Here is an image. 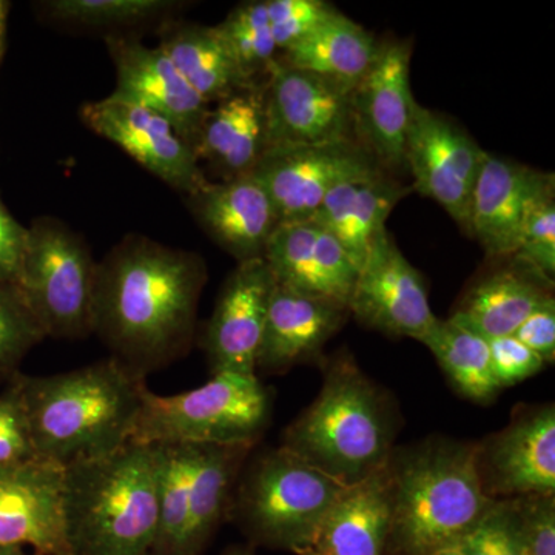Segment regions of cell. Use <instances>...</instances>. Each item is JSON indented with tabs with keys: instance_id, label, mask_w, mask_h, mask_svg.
Wrapping results in <instances>:
<instances>
[{
	"instance_id": "obj_1",
	"label": "cell",
	"mask_w": 555,
	"mask_h": 555,
	"mask_svg": "<svg viewBox=\"0 0 555 555\" xmlns=\"http://www.w3.org/2000/svg\"><path fill=\"white\" fill-rule=\"evenodd\" d=\"M199 255L130 235L96 270L93 334L139 377L188 356L206 284Z\"/></svg>"
},
{
	"instance_id": "obj_2",
	"label": "cell",
	"mask_w": 555,
	"mask_h": 555,
	"mask_svg": "<svg viewBox=\"0 0 555 555\" xmlns=\"http://www.w3.org/2000/svg\"><path fill=\"white\" fill-rule=\"evenodd\" d=\"M39 459L65 467L130 443L147 383L113 357L54 375L20 372Z\"/></svg>"
},
{
	"instance_id": "obj_3",
	"label": "cell",
	"mask_w": 555,
	"mask_h": 555,
	"mask_svg": "<svg viewBox=\"0 0 555 555\" xmlns=\"http://www.w3.org/2000/svg\"><path fill=\"white\" fill-rule=\"evenodd\" d=\"M159 444L126 447L64 467L69 555H145L158 531Z\"/></svg>"
},
{
	"instance_id": "obj_4",
	"label": "cell",
	"mask_w": 555,
	"mask_h": 555,
	"mask_svg": "<svg viewBox=\"0 0 555 555\" xmlns=\"http://www.w3.org/2000/svg\"><path fill=\"white\" fill-rule=\"evenodd\" d=\"M477 444L430 441L389 462L396 555H433L473 532L494 505Z\"/></svg>"
},
{
	"instance_id": "obj_5",
	"label": "cell",
	"mask_w": 555,
	"mask_h": 555,
	"mask_svg": "<svg viewBox=\"0 0 555 555\" xmlns=\"http://www.w3.org/2000/svg\"><path fill=\"white\" fill-rule=\"evenodd\" d=\"M390 444L385 401L352 360H338L317 400L287 427L281 447L352 485L389 463Z\"/></svg>"
},
{
	"instance_id": "obj_6",
	"label": "cell",
	"mask_w": 555,
	"mask_h": 555,
	"mask_svg": "<svg viewBox=\"0 0 555 555\" xmlns=\"http://www.w3.org/2000/svg\"><path fill=\"white\" fill-rule=\"evenodd\" d=\"M269 390L257 375L218 372L196 389L159 396L145 387L131 441L142 444L254 447L268 429Z\"/></svg>"
},
{
	"instance_id": "obj_7",
	"label": "cell",
	"mask_w": 555,
	"mask_h": 555,
	"mask_svg": "<svg viewBox=\"0 0 555 555\" xmlns=\"http://www.w3.org/2000/svg\"><path fill=\"white\" fill-rule=\"evenodd\" d=\"M347 486L281 447L247 467L230 505L251 539L295 551L310 545Z\"/></svg>"
},
{
	"instance_id": "obj_8",
	"label": "cell",
	"mask_w": 555,
	"mask_h": 555,
	"mask_svg": "<svg viewBox=\"0 0 555 555\" xmlns=\"http://www.w3.org/2000/svg\"><path fill=\"white\" fill-rule=\"evenodd\" d=\"M96 270L86 241L60 219L38 218L27 228L14 284L47 338L93 334Z\"/></svg>"
},
{
	"instance_id": "obj_9",
	"label": "cell",
	"mask_w": 555,
	"mask_h": 555,
	"mask_svg": "<svg viewBox=\"0 0 555 555\" xmlns=\"http://www.w3.org/2000/svg\"><path fill=\"white\" fill-rule=\"evenodd\" d=\"M352 90L278 57L262 83L268 149L357 142Z\"/></svg>"
},
{
	"instance_id": "obj_10",
	"label": "cell",
	"mask_w": 555,
	"mask_h": 555,
	"mask_svg": "<svg viewBox=\"0 0 555 555\" xmlns=\"http://www.w3.org/2000/svg\"><path fill=\"white\" fill-rule=\"evenodd\" d=\"M268 192L278 222L308 221L327 193L358 179L383 175L357 142L268 149L251 171Z\"/></svg>"
},
{
	"instance_id": "obj_11",
	"label": "cell",
	"mask_w": 555,
	"mask_h": 555,
	"mask_svg": "<svg viewBox=\"0 0 555 555\" xmlns=\"http://www.w3.org/2000/svg\"><path fill=\"white\" fill-rule=\"evenodd\" d=\"M485 153L462 127L414 102L406 133V169L416 192L440 204L465 232Z\"/></svg>"
},
{
	"instance_id": "obj_12",
	"label": "cell",
	"mask_w": 555,
	"mask_h": 555,
	"mask_svg": "<svg viewBox=\"0 0 555 555\" xmlns=\"http://www.w3.org/2000/svg\"><path fill=\"white\" fill-rule=\"evenodd\" d=\"M411 56L409 42L383 43L352 90L357 144L382 170L406 169V133L415 102L409 80Z\"/></svg>"
},
{
	"instance_id": "obj_13",
	"label": "cell",
	"mask_w": 555,
	"mask_h": 555,
	"mask_svg": "<svg viewBox=\"0 0 555 555\" xmlns=\"http://www.w3.org/2000/svg\"><path fill=\"white\" fill-rule=\"evenodd\" d=\"M349 312L387 335L422 341L436 326L423 278L401 254L392 236L379 233L358 270Z\"/></svg>"
},
{
	"instance_id": "obj_14",
	"label": "cell",
	"mask_w": 555,
	"mask_h": 555,
	"mask_svg": "<svg viewBox=\"0 0 555 555\" xmlns=\"http://www.w3.org/2000/svg\"><path fill=\"white\" fill-rule=\"evenodd\" d=\"M80 116L94 133L118 145L182 195H193L207 184L195 152L178 137L169 120L152 109L107 96L87 102Z\"/></svg>"
},
{
	"instance_id": "obj_15",
	"label": "cell",
	"mask_w": 555,
	"mask_h": 555,
	"mask_svg": "<svg viewBox=\"0 0 555 555\" xmlns=\"http://www.w3.org/2000/svg\"><path fill=\"white\" fill-rule=\"evenodd\" d=\"M64 467L35 459L0 467V547L69 555Z\"/></svg>"
},
{
	"instance_id": "obj_16",
	"label": "cell",
	"mask_w": 555,
	"mask_h": 555,
	"mask_svg": "<svg viewBox=\"0 0 555 555\" xmlns=\"http://www.w3.org/2000/svg\"><path fill=\"white\" fill-rule=\"evenodd\" d=\"M275 278L264 258L238 262L221 288L204 331L211 374L257 375V358Z\"/></svg>"
},
{
	"instance_id": "obj_17",
	"label": "cell",
	"mask_w": 555,
	"mask_h": 555,
	"mask_svg": "<svg viewBox=\"0 0 555 555\" xmlns=\"http://www.w3.org/2000/svg\"><path fill=\"white\" fill-rule=\"evenodd\" d=\"M107 47L116 67V89L109 98L163 116L195 152L210 104L182 78L159 47L150 49L119 36H108Z\"/></svg>"
},
{
	"instance_id": "obj_18",
	"label": "cell",
	"mask_w": 555,
	"mask_h": 555,
	"mask_svg": "<svg viewBox=\"0 0 555 555\" xmlns=\"http://www.w3.org/2000/svg\"><path fill=\"white\" fill-rule=\"evenodd\" d=\"M551 192L553 173H542L486 152L470 198L467 233L491 257H513L529 211Z\"/></svg>"
},
{
	"instance_id": "obj_19",
	"label": "cell",
	"mask_w": 555,
	"mask_h": 555,
	"mask_svg": "<svg viewBox=\"0 0 555 555\" xmlns=\"http://www.w3.org/2000/svg\"><path fill=\"white\" fill-rule=\"evenodd\" d=\"M264 259L280 286L349 310L357 266L341 244L315 222L278 224Z\"/></svg>"
},
{
	"instance_id": "obj_20",
	"label": "cell",
	"mask_w": 555,
	"mask_h": 555,
	"mask_svg": "<svg viewBox=\"0 0 555 555\" xmlns=\"http://www.w3.org/2000/svg\"><path fill=\"white\" fill-rule=\"evenodd\" d=\"M188 204L201 229L238 262L264 258L270 235L280 224L268 192L251 173L208 181L188 196Z\"/></svg>"
},
{
	"instance_id": "obj_21",
	"label": "cell",
	"mask_w": 555,
	"mask_h": 555,
	"mask_svg": "<svg viewBox=\"0 0 555 555\" xmlns=\"http://www.w3.org/2000/svg\"><path fill=\"white\" fill-rule=\"evenodd\" d=\"M481 478L489 495H554V406L521 416L492 441L480 456Z\"/></svg>"
},
{
	"instance_id": "obj_22",
	"label": "cell",
	"mask_w": 555,
	"mask_h": 555,
	"mask_svg": "<svg viewBox=\"0 0 555 555\" xmlns=\"http://www.w3.org/2000/svg\"><path fill=\"white\" fill-rule=\"evenodd\" d=\"M349 310L275 284L270 297L257 371L284 372L317 356Z\"/></svg>"
},
{
	"instance_id": "obj_23",
	"label": "cell",
	"mask_w": 555,
	"mask_h": 555,
	"mask_svg": "<svg viewBox=\"0 0 555 555\" xmlns=\"http://www.w3.org/2000/svg\"><path fill=\"white\" fill-rule=\"evenodd\" d=\"M390 521L392 478L387 463L363 480L347 486L306 547L321 555H383Z\"/></svg>"
},
{
	"instance_id": "obj_24",
	"label": "cell",
	"mask_w": 555,
	"mask_h": 555,
	"mask_svg": "<svg viewBox=\"0 0 555 555\" xmlns=\"http://www.w3.org/2000/svg\"><path fill=\"white\" fill-rule=\"evenodd\" d=\"M268 150L262 86L246 87L208 109L195 156L228 179L250 175Z\"/></svg>"
},
{
	"instance_id": "obj_25",
	"label": "cell",
	"mask_w": 555,
	"mask_h": 555,
	"mask_svg": "<svg viewBox=\"0 0 555 555\" xmlns=\"http://www.w3.org/2000/svg\"><path fill=\"white\" fill-rule=\"evenodd\" d=\"M516 258V257H514ZM551 280L516 258V266L481 280L451 317L486 341L511 337L526 318L554 299Z\"/></svg>"
},
{
	"instance_id": "obj_26",
	"label": "cell",
	"mask_w": 555,
	"mask_h": 555,
	"mask_svg": "<svg viewBox=\"0 0 555 555\" xmlns=\"http://www.w3.org/2000/svg\"><path fill=\"white\" fill-rule=\"evenodd\" d=\"M406 193L385 173L345 182L327 193L308 221L331 233L360 270L372 243L385 232L390 211Z\"/></svg>"
},
{
	"instance_id": "obj_27",
	"label": "cell",
	"mask_w": 555,
	"mask_h": 555,
	"mask_svg": "<svg viewBox=\"0 0 555 555\" xmlns=\"http://www.w3.org/2000/svg\"><path fill=\"white\" fill-rule=\"evenodd\" d=\"M158 47L208 104L251 87L241 75L217 27L171 25L164 31Z\"/></svg>"
},
{
	"instance_id": "obj_28",
	"label": "cell",
	"mask_w": 555,
	"mask_h": 555,
	"mask_svg": "<svg viewBox=\"0 0 555 555\" xmlns=\"http://www.w3.org/2000/svg\"><path fill=\"white\" fill-rule=\"evenodd\" d=\"M378 49L374 36L338 11L287 50L283 60L320 78L353 89L374 64Z\"/></svg>"
},
{
	"instance_id": "obj_29",
	"label": "cell",
	"mask_w": 555,
	"mask_h": 555,
	"mask_svg": "<svg viewBox=\"0 0 555 555\" xmlns=\"http://www.w3.org/2000/svg\"><path fill=\"white\" fill-rule=\"evenodd\" d=\"M254 447H199L179 555H199L229 511L241 465Z\"/></svg>"
},
{
	"instance_id": "obj_30",
	"label": "cell",
	"mask_w": 555,
	"mask_h": 555,
	"mask_svg": "<svg viewBox=\"0 0 555 555\" xmlns=\"http://www.w3.org/2000/svg\"><path fill=\"white\" fill-rule=\"evenodd\" d=\"M454 385L473 400H489L502 387L491 367L489 343L455 321L438 320L422 339Z\"/></svg>"
},
{
	"instance_id": "obj_31",
	"label": "cell",
	"mask_w": 555,
	"mask_h": 555,
	"mask_svg": "<svg viewBox=\"0 0 555 555\" xmlns=\"http://www.w3.org/2000/svg\"><path fill=\"white\" fill-rule=\"evenodd\" d=\"M158 531L152 553L179 555L188 526L190 492L198 463L199 447L159 444Z\"/></svg>"
},
{
	"instance_id": "obj_32",
	"label": "cell",
	"mask_w": 555,
	"mask_h": 555,
	"mask_svg": "<svg viewBox=\"0 0 555 555\" xmlns=\"http://www.w3.org/2000/svg\"><path fill=\"white\" fill-rule=\"evenodd\" d=\"M217 30L229 47L241 75L250 86H258L255 79L258 76L266 78L278 60L266 0L241 3L228 20L218 25Z\"/></svg>"
},
{
	"instance_id": "obj_33",
	"label": "cell",
	"mask_w": 555,
	"mask_h": 555,
	"mask_svg": "<svg viewBox=\"0 0 555 555\" xmlns=\"http://www.w3.org/2000/svg\"><path fill=\"white\" fill-rule=\"evenodd\" d=\"M46 338L16 284L0 280V383L16 377L22 361Z\"/></svg>"
},
{
	"instance_id": "obj_34",
	"label": "cell",
	"mask_w": 555,
	"mask_h": 555,
	"mask_svg": "<svg viewBox=\"0 0 555 555\" xmlns=\"http://www.w3.org/2000/svg\"><path fill=\"white\" fill-rule=\"evenodd\" d=\"M167 0H53L46 10L54 20L87 27H122L159 17L173 10Z\"/></svg>"
},
{
	"instance_id": "obj_35",
	"label": "cell",
	"mask_w": 555,
	"mask_h": 555,
	"mask_svg": "<svg viewBox=\"0 0 555 555\" xmlns=\"http://www.w3.org/2000/svg\"><path fill=\"white\" fill-rule=\"evenodd\" d=\"M266 5L273 40L283 53L338 13L323 0H266Z\"/></svg>"
},
{
	"instance_id": "obj_36",
	"label": "cell",
	"mask_w": 555,
	"mask_h": 555,
	"mask_svg": "<svg viewBox=\"0 0 555 555\" xmlns=\"http://www.w3.org/2000/svg\"><path fill=\"white\" fill-rule=\"evenodd\" d=\"M17 375L0 392V467L38 459Z\"/></svg>"
},
{
	"instance_id": "obj_37",
	"label": "cell",
	"mask_w": 555,
	"mask_h": 555,
	"mask_svg": "<svg viewBox=\"0 0 555 555\" xmlns=\"http://www.w3.org/2000/svg\"><path fill=\"white\" fill-rule=\"evenodd\" d=\"M540 275L553 281L555 272V201L547 193L529 211L516 255Z\"/></svg>"
},
{
	"instance_id": "obj_38",
	"label": "cell",
	"mask_w": 555,
	"mask_h": 555,
	"mask_svg": "<svg viewBox=\"0 0 555 555\" xmlns=\"http://www.w3.org/2000/svg\"><path fill=\"white\" fill-rule=\"evenodd\" d=\"M514 509L525 555H555L554 495L520 496Z\"/></svg>"
},
{
	"instance_id": "obj_39",
	"label": "cell",
	"mask_w": 555,
	"mask_h": 555,
	"mask_svg": "<svg viewBox=\"0 0 555 555\" xmlns=\"http://www.w3.org/2000/svg\"><path fill=\"white\" fill-rule=\"evenodd\" d=\"M488 343L492 374L500 387L524 382L542 371L543 364H545L542 357L537 356L513 335L491 339Z\"/></svg>"
},
{
	"instance_id": "obj_40",
	"label": "cell",
	"mask_w": 555,
	"mask_h": 555,
	"mask_svg": "<svg viewBox=\"0 0 555 555\" xmlns=\"http://www.w3.org/2000/svg\"><path fill=\"white\" fill-rule=\"evenodd\" d=\"M491 555H525L514 503H494L477 526Z\"/></svg>"
},
{
	"instance_id": "obj_41",
	"label": "cell",
	"mask_w": 555,
	"mask_h": 555,
	"mask_svg": "<svg viewBox=\"0 0 555 555\" xmlns=\"http://www.w3.org/2000/svg\"><path fill=\"white\" fill-rule=\"evenodd\" d=\"M513 337L524 343L526 347L543 358V361L553 363L555 357V301L550 299L545 305L534 310L520 327L514 332Z\"/></svg>"
},
{
	"instance_id": "obj_42",
	"label": "cell",
	"mask_w": 555,
	"mask_h": 555,
	"mask_svg": "<svg viewBox=\"0 0 555 555\" xmlns=\"http://www.w3.org/2000/svg\"><path fill=\"white\" fill-rule=\"evenodd\" d=\"M25 241H27V228L13 218L0 199V280L16 283Z\"/></svg>"
},
{
	"instance_id": "obj_43",
	"label": "cell",
	"mask_w": 555,
	"mask_h": 555,
	"mask_svg": "<svg viewBox=\"0 0 555 555\" xmlns=\"http://www.w3.org/2000/svg\"><path fill=\"white\" fill-rule=\"evenodd\" d=\"M454 546L462 555H491L489 554L488 547L485 545L483 537H481L478 528L474 529V531L469 532L466 537H463Z\"/></svg>"
},
{
	"instance_id": "obj_44",
	"label": "cell",
	"mask_w": 555,
	"mask_h": 555,
	"mask_svg": "<svg viewBox=\"0 0 555 555\" xmlns=\"http://www.w3.org/2000/svg\"><path fill=\"white\" fill-rule=\"evenodd\" d=\"M10 2L0 0V60L5 53L7 20H9Z\"/></svg>"
},
{
	"instance_id": "obj_45",
	"label": "cell",
	"mask_w": 555,
	"mask_h": 555,
	"mask_svg": "<svg viewBox=\"0 0 555 555\" xmlns=\"http://www.w3.org/2000/svg\"><path fill=\"white\" fill-rule=\"evenodd\" d=\"M0 555H38L28 553L24 547H0Z\"/></svg>"
},
{
	"instance_id": "obj_46",
	"label": "cell",
	"mask_w": 555,
	"mask_h": 555,
	"mask_svg": "<svg viewBox=\"0 0 555 555\" xmlns=\"http://www.w3.org/2000/svg\"><path fill=\"white\" fill-rule=\"evenodd\" d=\"M433 555H462L459 553V550H456L455 546H449L444 547V550L437 551V553H434Z\"/></svg>"
},
{
	"instance_id": "obj_47",
	"label": "cell",
	"mask_w": 555,
	"mask_h": 555,
	"mask_svg": "<svg viewBox=\"0 0 555 555\" xmlns=\"http://www.w3.org/2000/svg\"><path fill=\"white\" fill-rule=\"evenodd\" d=\"M294 553L298 555H321L318 554L317 551L310 550V547H299V550H295Z\"/></svg>"
},
{
	"instance_id": "obj_48",
	"label": "cell",
	"mask_w": 555,
	"mask_h": 555,
	"mask_svg": "<svg viewBox=\"0 0 555 555\" xmlns=\"http://www.w3.org/2000/svg\"><path fill=\"white\" fill-rule=\"evenodd\" d=\"M224 555H255V554L248 553V551L235 550V551H230V553L224 554Z\"/></svg>"
},
{
	"instance_id": "obj_49",
	"label": "cell",
	"mask_w": 555,
	"mask_h": 555,
	"mask_svg": "<svg viewBox=\"0 0 555 555\" xmlns=\"http://www.w3.org/2000/svg\"><path fill=\"white\" fill-rule=\"evenodd\" d=\"M145 555H155V554H153V553H149V554H145Z\"/></svg>"
},
{
	"instance_id": "obj_50",
	"label": "cell",
	"mask_w": 555,
	"mask_h": 555,
	"mask_svg": "<svg viewBox=\"0 0 555 555\" xmlns=\"http://www.w3.org/2000/svg\"><path fill=\"white\" fill-rule=\"evenodd\" d=\"M0 62H2V60H0Z\"/></svg>"
}]
</instances>
